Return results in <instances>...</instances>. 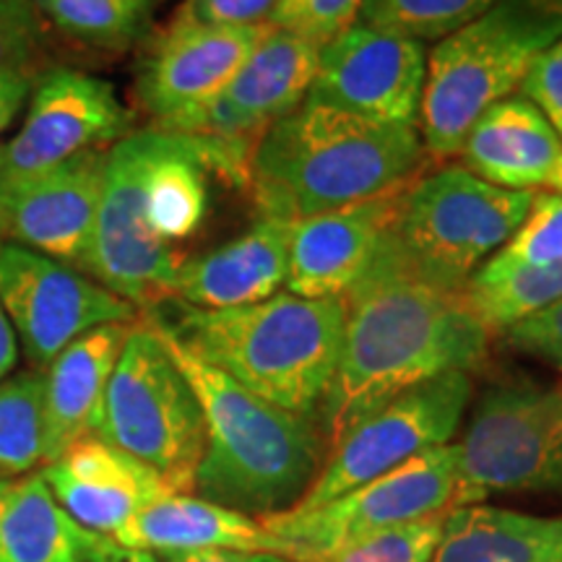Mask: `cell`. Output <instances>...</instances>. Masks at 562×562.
Returning a JSON list of instances; mask_svg holds the SVG:
<instances>
[{
    "mask_svg": "<svg viewBox=\"0 0 562 562\" xmlns=\"http://www.w3.org/2000/svg\"><path fill=\"white\" fill-rule=\"evenodd\" d=\"M339 360L318 406L331 451L349 427L398 393L446 372H472L487 360L492 331L463 292L412 279L378 245L370 269L344 294Z\"/></svg>",
    "mask_w": 562,
    "mask_h": 562,
    "instance_id": "obj_1",
    "label": "cell"
},
{
    "mask_svg": "<svg viewBox=\"0 0 562 562\" xmlns=\"http://www.w3.org/2000/svg\"><path fill=\"white\" fill-rule=\"evenodd\" d=\"M419 131L302 102L258 138L250 191L258 214L300 222L393 193L417 180Z\"/></svg>",
    "mask_w": 562,
    "mask_h": 562,
    "instance_id": "obj_2",
    "label": "cell"
},
{
    "mask_svg": "<svg viewBox=\"0 0 562 562\" xmlns=\"http://www.w3.org/2000/svg\"><path fill=\"white\" fill-rule=\"evenodd\" d=\"M151 321L201 404L206 446L193 495L258 521L292 510L323 469L326 440L315 419L258 398Z\"/></svg>",
    "mask_w": 562,
    "mask_h": 562,
    "instance_id": "obj_3",
    "label": "cell"
},
{
    "mask_svg": "<svg viewBox=\"0 0 562 562\" xmlns=\"http://www.w3.org/2000/svg\"><path fill=\"white\" fill-rule=\"evenodd\" d=\"M180 307L175 326L161 323L195 357L263 402L315 419L339 360L344 297L307 300L284 292L227 311Z\"/></svg>",
    "mask_w": 562,
    "mask_h": 562,
    "instance_id": "obj_4",
    "label": "cell"
},
{
    "mask_svg": "<svg viewBox=\"0 0 562 562\" xmlns=\"http://www.w3.org/2000/svg\"><path fill=\"white\" fill-rule=\"evenodd\" d=\"M562 37V0H497L427 55L419 138L432 159L459 157L490 104L513 97L533 60Z\"/></svg>",
    "mask_w": 562,
    "mask_h": 562,
    "instance_id": "obj_5",
    "label": "cell"
},
{
    "mask_svg": "<svg viewBox=\"0 0 562 562\" xmlns=\"http://www.w3.org/2000/svg\"><path fill=\"white\" fill-rule=\"evenodd\" d=\"M533 193L505 191L463 165H448L404 188L381 250L412 279L463 292L521 227Z\"/></svg>",
    "mask_w": 562,
    "mask_h": 562,
    "instance_id": "obj_6",
    "label": "cell"
},
{
    "mask_svg": "<svg viewBox=\"0 0 562 562\" xmlns=\"http://www.w3.org/2000/svg\"><path fill=\"white\" fill-rule=\"evenodd\" d=\"M97 438L149 463L175 492L193 495L206 427L191 383L151 318L131 326L104 393Z\"/></svg>",
    "mask_w": 562,
    "mask_h": 562,
    "instance_id": "obj_7",
    "label": "cell"
},
{
    "mask_svg": "<svg viewBox=\"0 0 562 562\" xmlns=\"http://www.w3.org/2000/svg\"><path fill=\"white\" fill-rule=\"evenodd\" d=\"M463 505L459 442L432 448L313 510L263 518L292 562H318L341 547L396 526L446 516Z\"/></svg>",
    "mask_w": 562,
    "mask_h": 562,
    "instance_id": "obj_8",
    "label": "cell"
},
{
    "mask_svg": "<svg viewBox=\"0 0 562 562\" xmlns=\"http://www.w3.org/2000/svg\"><path fill=\"white\" fill-rule=\"evenodd\" d=\"M459 448L463 505L480 503L490 492L562 497V385H490Z\"/></svg>",
    "mask_w": 562,
    "mask_h": 562,
    "instance_id": "obj_9",
    "label": "cell"
},
{
    "mask_svg": "<svg viewBox=\"0 0 562 562\" xmlns=\"http://www.w3.org/2000/svg\"><path fill=\"white\" fill-rule=\"evenodd\" d=\"M165 136L167 131L154 125L128 133L108 149L94 240L87 261L91 277L136 311H151L175 300L186 266L178 250L151 235L144 214L146 175Z\"/></svg>",
    "mask_w": 562,
    "mask_h": 562,
    "instance_id": "obj_10",
    "label": "cell"
},
{
    "mask_svg": "<svg viewBox=\"0 0 562 562\" xmlns=\"http://www.w3.org/2000/svg\"><path fill=\"white\" fill-rule=\"evenodd\" d=\"M474 381L469 372H446L432 381L393 396L344 432L328 451L321 474L315 476L294 513L313 510L360 487L414 456L448 446L459 432L469 409Z\"/></svg>",
    "mask_w": 562,
    "mask_h": 562,
    "instance_id": "obj_11",
    "label": "cell"
},
{
    "mask_svg": "<svg viewBox=\"0 0 562 562\" xmlns=\"http://www.w3.org/2000/svg\"><path fill=\"white\" fill-rule=\"evenodd\" d=\"M0 307L40 372L91 328L138 321L136 307L100 281L13 243H0Z\"/></svg>",
    "mask_w": 562,
    "mask_h": 562,
    "instance_id": "obj_12",
    "label": "cell"
},
{
    "mask_svg": "<svg viewBox=\"0 0 562 562\" xmlns=\"http://www.w3.org/2000/svg\"><path fill=\"white\" fill-rule=\"evenodd\" d=\"M425 81V42L355 21L323 45L307 102L372 123L417 128Z\"/></svg>",
    "mask_w": 562,
    "mask_h": 562,
    "instance_id": "obj_13",
    "label": "cell"
},
{
    "mask_svg": "<svg viewBox=\"0 0 562 562\" xmlns=\"http://www.w3.org/2000/svg\"><path fill=\"white\" fill-rule=\"evenodd\" d=\"M131 112L112 83L81 70L55 68L34 89L24 125L0 146V186L53 170L128 136Z\"/></svg>",
    "mask_w": 562,
    "mask_h": 562,
    "instance_id": "obj_14",
    "label": "cell"
},
{
    "mask_svg": "<svg viewBox=\"0 0 562 562\" xmlns=\"http://www.w3.org/2000/svg\"><path fill=\"white\" fill-rule=\"evenodd\" d=\"M271 24L209 26L175 13L138 70V102L157 128L175 131L235 79Z\"/></svg>",
    "mask_w": 562,
    "mask_h": 562,
    "instance_id": "obj_15",
    "label": "cell"
},
{
    "mask_svg": "<svg viewBox=\"0 0 562 562\" xmlns=\"http://www.w3.org/2000/svg\"><path fill=\"white\" fill-rule=\"evenodd\" d=\"M108 149H91L34 178L0 186V237L87 269Z\"/></svg>",
    "mask_w": 562,
    "mask_h": 562,
    "instance_id": "obj_16",
    "label": "cell"
},
{
    "mask_svg": "<svg viewBox=\"0 0 562 562\" xmlns=\"http://www.w3.org/2000/svg\"><path fill=\"white\" fill-rule=\"evenodd\" d=\"M321 50V42L271 24L222 94L175 133L256 146L279 117L307 100Z\"/></svg>",
    "mask_w": 562,
    "mask_h": 562,
    "instance_id": "obj_17",
    "label": "cell"
},
{
    "mask_svg": "<svg viewBox=\"0 0 562 562\" xmlns=\"http://www.w3.org/2000/svg\"><path fill=\"white\" fill-rule=\"evenodd\" d=\"M40 474L76 521L110 539L140 510L175 492L149 463L97 435L70 446Z\"/></svg>",
    "mask_w": 562,
    "mask_h": 562,
    "instance_id": "obj_18",
    "label": "cell"
},
{
    "mask_svg": "<svg viewBox=\"0 0 562 562\" xmlns=\"http://www.w3.org/2000/svg\"><path fill=\"white\" fill-rule=\"evenodd\" d=\"M404 188L294 222L286 292L307 300L344 297L370 269Z\"/></svg>",
    "mask_w": 562,
    "mask_h": 562,
    "instance_id": "obj_19",
    "label": "cell"
},
{
    "mask_svg": "<svg viewBox=\"0 0 562 562\" xmlns=\"http://www.w3.org/2000/svg\"><path fill=\"white\" fill-rule=\"evenodd\" d=\"M131 326L91 328L42 370V467L100 430L104 393Z\"/></svg>",
    "mask_w": 562,
    "mask_h": 562,
    "instance_id": "obj_20",
    "label": "cell"
},
{
    "mask_svg": "<svg viewBox=\"0 0 562 562\" xmlns=\"http://www.w3.org/2000/svg\"><path fill=\"white\" fill-rule=\"evenodd\" d=\"M294 222L258 216L248 232L182 266L175 300L199 311L256 305L279 294L290 271Z\"/></svg>",
    "mask_w": 562,
    "mask_h": 562,
    "instance_id": "obj_21",
    "label": "cell"
},
{
    "mask_svg": "<svg viewBox=\"0 0 562 562\" xmlns=\"http://www.w3.org/2000/svg\"><path fill=\"white\" fill-rule=\"evenodd\" d=\"M112 542L151 554L240 550L269 552L292 560L290 547L273 537L258 518L182 492H170L140 510L112 537Z\"/></svg>",
    "mask_w": 562,
    "mask_h": 562,
    "instance_id": "obj_22",
    "label": "cell"
},
{
    "mask_svg": "<svg viewBox=\"0 0 562 562\" xmlns=\"http://www.w3.org/2000/svg\"><path fill=\"white\" fill-rule=\"evenodd\" d=\"M562 140L550 121L521 94L490 104L467 131L463 167L505 191H537L550 178Z\"/></svg>",
    "mask_w": 562,
    "mask_h": 562,
    "instance_id": "obj_23",
    "label": "cell"
},
{
    "mask_svg": "<svg viewBox=\"0 0 562 562\" xmlns=\"http://www.w3.org/2000/svg\"><path fill=\"white\" fill-rule=\"evenodd\" d=\"M430 562H562V516L459 505L442 518Z\"/></svg>",
    "mask_w": 562,
    "mask_h": 562,
    "instance_id": "obj_24",
    "label": "cell"
},
{
    "mask_svg": "<svg viewBox=\"0 0 562 562\" xmlns=\"http://www.w3.org/2000/svg\"><path fill=\"white\" fill-rule=\"evenodd\" d=\"M112 542L76 521L42 474L19 476L0 518V562H89Z\"/></svg>",
    "mask_w": 562,
    "mask_h": 562,
    "instance_id": "obj_25",
    "label": "cell"
},
{
    "mask_svg": "<svg viewBox=\"0 0 562 562\" xmlns=\"http://www.w3.org/2000/svg\"><path fill=\"white\" fill-rule=\"evenodd\" d=\"M463 297L492 334H503L513 323L562 300V261L501 277L476 271L463 286Z\"/></svg>",
    "mask_w": 562,
    "mask_h": 562,
    "instance_id": "obj_26",
    "label": "cell"
},
{
    "mask_svg": "<svg viewBox=\"0 0 562 562\" xmlns=\"http://www.w3.org/2000/svg\"><path fill=\"white\" fill-rule=\"evenodd\" d=\"M42 463V372L0 383V480H19Z\"/></svg>",
    "mask_w": 562,
    "mask_h": 562,
    "instance_id": "obj_27",
    "label": "cell"
},
{
    "mask_svg": "<svg viewBox=\"0 0 562 562\" xmlns=\"http://www.w3.org/2000/svg\"><path fill=\"white\" fill-rule=\"evenodd\" d=\"M70 37L123 50L149 24L159 0H32Z\"/></svg>",
    "mask_w": 562,
    "mask_h": 562,
    "instance_id": "obj_28",
    "label": "cell"
},
{
    "mask_svg": "<svg viewBox=\"0 0 562 562\" xmlns=\"http://www.w3.org/2000/svg\"><path fill=\"white\" fill-rule=\"evenodd\" d=\"M495 3L497 0H364L357 21L417 42H440L472 24Z\"/></svg>",
    "mask_w": 562,
    "mask_h": 562,
    "instance_id": "obj_29",
    "label": "cell"
},
{
    "mask_svg": "<svg viewBox=\"0 0 562 562\" xmlns=\"http://www.w3.org/2000/svg\"><path fill=\"white\" fill-rule=\"evenodd\" d=\"M554 261H562V195L544 191L533 193L521 227L513 232L510 240L480 271L501 277L513 271L544 269Z\"/></svg>",
    "mask_w": 562,
    "mask_h": 562,
    "instance_id": "obj_30",
    "label": "cell"
},
{
    "mask_svg": "<svg viewBox=\"0 0 562 562\" xmlns=\"http://www.w3.org/2000/svg\"><path fill=\"white\" fill-rule=\"evenodd\" d=\"M442 518H422L351 542L318 562H430L442 537Z\"/></svg>",
    "mask_w": 562,
    "mask_h": 562,
    "instance_id": "obj_31",
    "label": "cell"
},
{
    "mask_svg": "<svg viewBox=\"0 0 562 562\" xmlns=\"http://www.w3.org/2000/svg\"><path fill=\"white\" fill-rule=\"evenodd\" d=\"M362 3L364 0H279L271 24L326 45L360 19Z\"/></svg>",
    "mask_w": 562,
    "mask_h": 562,
    "instance_id": "obj_32",
    "label": "cell"
},
{
    "mask_svg": "<svg viewBox=\"0 0 562 562\" xmlns=\"http://www.w3.org/2000/svg\"><path fill=\"white\" fill-rule=\"evenodd\" d=\"M503 339L521 355L562 372V300L513 323L503 331Z\"/></svg>",
    "mask_w": 562,
    "mask_h": 562,
    "instance_id": "obj_33",
    "label": "cell"
},
{
    "mask_svg": "<svg viewBox=\"0 0 562 562\" xmlns=\"http://www.w3.org/2000/svg\"><path fill=\"white\" fill-rule=\"evenodd\" d=\"M40 45L32 0H0V70L26 68Z\"/></svg>",
    "mask_w": 562,
    "mask_h": 562,
    "instance_id": "obj_34",
    "label": "cell"
},
{
    "mask_svg": "<svg viewBox=\"0 0 562 562\" xmlns=\"http://www.w3.org/2000/svg\"><path fill=\"white\" fill-rule=\"evenodd\" d=\"M518 94L542 112L562 140V37L533 60Z\"/></svg>",
    "mask_w": 562,
    "mask_h": 562,
    "instance_id": "obj_35",
    "label": "cell"
},
{
    "mask_svg": "<svg viewBox=\"0 0 562 562\" xmlns=\"http://www.w3.org/2000/svg\"><path fill=\"white\" fill-rule=\"evenodd\" d=\"M279 0H186L180 16L209 26H263L271 24Z\"/></svg>",
    "mask_w": 562,
    "mask_h": 562,
    "instance_id": "obj_36",
    "label": "cell"
},
{
    "mask_svg": "<svg viewBox=\"0 0 562 562\" xmlns=\"http://www.w3.org/2000/svg\"><path fill=\"white\" fill-rule=\"evenodd\" d=\"M32 97L30 70H0V136L16 121L24 102Z\"/></svg>",
    "mask_w": 562,
    "mask_h": 562,
    "instance_id": "obj_37",
    "label": "cell"
},
{
    "mask_svg": "<svg viewBox=\"0 0 562 562\" xmlns=\"http://www.w3.org/2000/svg\"><path fill=\"white\" fill-rule=\"evenodd\" d=\"M159 562H292L269 552H240V550H193L157 554Z\"/></svg>",
    "mask_w": 562,
    "mask_h": 562,
    "instance_id": "obj_38",
    "label": "cell"
},
{
    "mask_svg": "<svg viewBox=\"0 0 562 562\" xmlns=\"http://www.w3.org/2000/svg\"><path fill=\"white\" fill-rule=\"evenodd\" d=\"M16 362H19L16 334H13L9 318H5L3 307H0V383H3L5 378H11Z\"/></svg>",
    "mask_w": 562,
    "mask_h": 562,
    "instance_id": "obj_39",
    "label": "cell"
},
{
    "mask_svg": "<svg viewBox=\"0 0 562 562\" xmlns=\"http://www.w3.org/2000/svg\"><path fill=\"white\" fill-rule=\"evenodd\" d=\"M89 562H159L157 554L144 552V550H128V547H121L110 542L100 554H94Z\"/></svg>",
    "mask_w": 562,
    "mask_h": 562,
    "instance_id": "obj_40",
    "label": "cell"
},
{
    "mask_svg": "<svg viewBox=\"0 0 562 562\" xmlns=\"http://www.w3.org/2000/svg\"><path fill=\"white\" fill-rule=\"evenodd\" d=\"M547 188H550L552 193H560L562 195V151H560V157H558V161H554V167H552V172H550V178H547V182H544Z\"/></svg>",
    "mask_w": 562,
    "mask_h": 562,
    "instance_id": "obj_41",
    "label": "cell"
},
{
    "mask_svg": "<svg viewBox=\"0 0 562 562\" xmlns=\"http://www.w3.org/2000/svg\"><path fill=\"white\" fill-rule=\"evenodd\" d=\"M13 484H16V480H0V518H3L5 508H9Z\"/></svg>",
    "mask_w": 562,
    "mask_h": 562,
    "instance_id": "obj_42",
    "label": "cell"
}]
</instances>
